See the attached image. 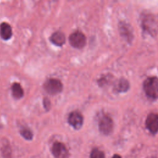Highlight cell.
I'll return each instance as SVG.
<instances>
[{"label": "cell", "mask_w": 158, "mask_h": 158, "mask_svg": "<svg viewBox=\"0 0 158 158\" xmlns=\"http://www.w3.org/2000/svg\"><path fill=\"white\" fill-rule=\"evenodd\" d=\"M2 154L6 158H9L10 157V149L9 147L7 146L6 147V148H3L2 151Z\"/></svg>", "instance_id": "cell-17"}, {"label": "cell", "mask_w": 158, "mask_h": 158, "mask_svg": "<svg viewBox=\"0 0 158 158\" xmlns=\"http://www.w3.org/2000/svg\"><path fill=\"white\" fill-rule=\"evenodd\" d=\"M148 158H157L156 157H154V156H150V157H148Z\"/></svg>", "instance_id": "cell-19"}, {"label": "cell", "mask_w": 158, "mask_h": 158, "mask_svg": "<svg viewBox=\"0 0 158 158\" xmlns=\"http://www.w3.org/2000/svg\"><path fill=\"white\" fill-rule=\"evenodd\" d=\"M68 123L75 130H78L83 125V117L79 111H72L68 117Z\"/></svg>", "instance_id": "cell-5"}, {"label": "cell", "mask_w": 158, "mask_h": 158, "mask_svg": "<svg viewBox=\"0 0 158 158\" xmlns=\"http://www.w3.org/2000/svg\"><path fill=\"white\" fill-rule=\"evenodd\" d=\"M143 89L146 96L153 99L158 98V78L151 77L147 78L143 83Z\"/></svg>", "instance_id": "cell-1"}, {"label": "cell", "mask_w": 158, "mask_h": 158, "mask_svg": "<svg viewBox=\"0 0 158 158\" xmlns=\"http://www.w3.org/2000/svg\"><path fill=\"white\" fill-rule=\"evenodd\" d=\"M0 35L4 40H9L12 36L11 26L6 22H2L0 25Z\"/></svg>", "instance_id": "cell-10"}, {"label": "cell", "mask_w": 158, "mask_h": 158, "mask_svg": "<svg viewBox=\"0 0 158 158\" xmlns=\"http://www.w3.org/2000/svg\"><path fill=\"white\" fill-rule=\"evenodd\" d=\"M43 106L46 110H49L51 107V104L50 100L48 98H44L43 99Z\"/></svg>", "instance_id": "cell-16"}, {"label": "cell", "mask_w": 158, "mask_h": 158, "mask_svg": "<svg viewBox=\"0 0 158 158\" xmlns=\"http://www.w3.org/2000/svg\"><path fill=\"white\" fill-rule=\"evenodd\" d=\"M65 36L64 33L57 31L52 34L50 37V41L54 44L57 46H61L65 43Z\"/></svg>", "instance_id": "cell-9"}, {"label": "cell", "mask_w": 158, "mask_h": 158, "mask_svg": "<svg viewBox=\"0 0 158 158\" xmlns=\"http://www.w3.org/2000/svg\"><path fill=\"white\" fill-rule=\"evenodd\" d=\"M20 134L25 139L27 140H31L33 138V133L30 129L27 128H22L20 130Z\"/></svg>", "instance_id": "cell-14"}, {"label": "cell", "mask_w": 158, "mask_h": 158, "mask_svg": "<svg viewBox=\"0 0 158 158\" xmlns=\"http://www.w3.org/2000/svg\"><path fill=\"white\" fill-rule=\"evenodd\" d=\"M146 127L152 133L156 134L158 132V115L154 113L149 114L146 119Z\"/></svg>", "instance_id": "cell-7"}, {"label": "cell", "mask_w": 158, "mask_h": 158, "mask_svg": "<svg viewBox=\"0 0 158 158\" xmlns=\"http://www.w3.org/2000/svg\"><path fill=\"white\" fill-rule=\"evenodd\" d=\"M155 21L154 18L151 15H148L146 18L143 20V25L144 29L149 31L150 33L153 34L156 28L154 27Z\"/></svg>", "instance_id": "cell-11"}, {"label": "cell", "mask_w": 158, "mask_h": 158, "mask_svg": "<svg viewBox=\"0 0 158 158\" xmlns=\"http://www.w3.org/2000/svg\"><path fill=\"white\" fill-rule=\"evenodd\" d=\"M45 91L51 95H55L60 93L63 89L62 82L56 78H49L44 83Z\"/></svg>", "instance_id": "cell-2"}, {"label": "cell", "mask_w": 158, "mask_h": 158, "mask_svg": "<svg viewBox=\"0 0 158 158\" xmlns=\"http://www.w3.org/2000/svg\"><path fill=\"white\" fill-rule=\"evenodd\" d=\"M119 31L120 35L128 42H130L133 38V29L131 26L125 22H120L118 25Z\"/></svg>", "instance_id": "cell-8"}, {"label": "cell", "mask_w": 158, "mask_h": 158, "mask_svg": "<svg viewBox=\"0 0 158 158\" xmlns=\"http://www.w3.org/2000/svg\"><path fill=\"white\" fill-rule=\"evenodd\" d=\"M98 127L99 131L102 135H110L112 132L114 128L112 119L107 115H103L99 120Z\"/></svg>", "instance_id": "cell-3"}, {"label": "cell", "mask_w": 158, "mask_h": 158, "mask_svg": "<svg viewBox=\"0 0 158 158\" xmlns=\"http://www.w3.org/2000/svg\"><path fill=\"white\" fill-rule=\"evenodd\" d=\"M90 158H105V155L102 151L94 148L91 152Z\"/></svg>", "instance_id": "cell-15"}, {"label": "cell", "mask_w": 158, "mask_h": 158, "mask_svg": "<svg viewBox=\"0 0 158 158\" xmlns=\"http://www.w3.org/2000/svg\"><path fill=\"white\" fill-rule=\"evenodd\" d=\"M12 96L15 99H20L23 96V89L19 83H14L11 86Z\"/></svg>", "instance_id": "cell-12"}, {"label": "cell", "mask_w": 158, "mask_h": 158, "mask_svg": "<svg viewBox=\"0 0 158 158\" xmlns=\"http://www.w3.org/2000/svg\"><path fill=\"white\" fill-rule=\"evenodd\" d=\"M52 153L55 158H67L69 152L65 146L59 141L55 142L52 147Z\"/></svg>", "instance_id": "cell-6"}, {"label": "cell", "mask_w": 158, "mask_h": 158, "mask_svg": "<svg viewBox=\"0 0 158 158\" xmlns=\"http://www.w3.org/2000/svg\"><path fill=\"white\" fill-rule=\"evenodd\" d=\"M69 40L70 45L77 49L83 48L86 43L85 35L80 31H76L72 33L70 35Z\"/></svg>", "instance_id": "cell-4"}, {"label": "cell", "mask_w": 158, "mask_h": 158, "mask_svg": "<svg viewBox=\"0 0 158 158\" xmlns=\"http://www.w3.org/2000/svg\"><path fill=\"white\" fill-rule=\"evenodd\" d=\"M112 158H122L121 156L118 154H114Z\"/></svg>", "instance_id": "cell-18"}, {"label": "cell", "mask_w": 158, "mask_h": 158, "mask_svg": "<svg viewBox=\"0 0 158 158\" xmlns=\"http://www.w3.org/2000/svg\"><path fill=\"white\" fill-rule=\"evenodd\" d=\"M130 84L127 80L125 78L120 79L116 84V89L119 93H124L129 89Z\"/></svg>", "instance_id": "cell-13"}]
</instances>
